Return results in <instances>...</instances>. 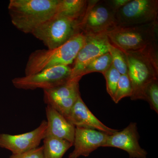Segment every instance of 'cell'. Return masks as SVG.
I'll use <instances>...</instances> for the list:
<instances>
[{"label": "cell", "mask_w": 158, "mask_h": 158, "mask_svg": "<svg viewBox=\"0 0 158 158\" xmlns=\"http://www.w3.org/2000/svg\"><path fill=\"white\" fill-rule=\"evenodd\" d=\"M158 44L141 51L124 52L126 56L128 75L132 87L131 99L144 100L148 85L158 80Z\"/></svg>", "instance_id": "6da1fadb"}, {"label": "cell", "mask_w": 158, "mask_h": 158, "mask_svg": "<svg viewBox=\"0 0 158 158\" xmlns=\"http://www.w3.org/2000/svg\"><path fill=\"white\" fill-rule=\"evenodd\" d=\"M59 0H10L8 10L12 23L31 34L56 14Z\"/></svg>", "instance_id": "7a4b0ae2"}, {"label": "cell", "mask_w": 158, "mask_h": 158, "mask_svg": "<svg viewBox=\"0 0 158 158\" xmlns=\"http://www.w3.org/2000/svg\"><path fill=\"white\" fill-rule=\"evenodd\" d=\"M85 39V35L79 33L57 48L34 51L29 56L26 64L25 76L34 74L55 66L73 64Z\"/></svg>", "instance_id": "3957f363"}, {"label": "cell", "mask_w": 158, "mask_h": 158, "mask_svg": "<svg viewBox=\"0 0 158 158\" xmlns=\"http://www.w3.org/2000/svg\"><path fill=\"white\" fill-rule=\"evenodd\" d=\"M158 21L140 25L116 27L106 33L110 44L124 52L141 51L158 44Z\"/></svg>", "instance_id": "277c9868"}, {"label": "cell", "mask_w": 158, "mask_h": 158, "mask_svg": "<svg viewBox=\"0 0 158 158\" xmlns=\"http://www.w3.org/2000/svg\"><path fill=\"white\" fill-rule=\"evenodd\" d=\"M81 22L80 19L56 14L32 34L48 49L57 48L81 33Z\"/></svg>", "instance_id": "5b68a950"}, {"label": "cell", "mask_w": 158, "mask_h": 158, "mask_svg": "<svg viewBox=\"0 0 158 158\" xmlns=\"http://www.w3.org/2000/svg\"><path fill=\"white\" fill-rule=\"evenodd\" d=\"M116 11L109 0L88 1L80 23L81 33L85 35L107 33L116 27Z\"/></svg>", "instance_id": "8992f818"}, {"label": "cell", "mask_w": 158, "mask_h": 158, "mask_svg": "<svg viewBox=\"0 0 158 158\" xmlns=\"http://www.w3.org/2000/svg\"><path fill=\"white\" fill-rule=\"evenodd\" d=\"M158 0H130L116 11V27L150 23L158 21Z\"/></svg>", "instance_id": "52a82bcc"}, {"label": "cell", "mask_w": 158, "mask_h": 158, "mask_svg": "<svg viewBox=\"0 0 158 158\" xmlns=\"http://www.w3.org/2000/svg\"><path fill=\"white\" fill-rule=\"evenodd\" d=\"M71 69L70 65L55 66L31 75L15 78L12 83L15 88L25 90L51 89L70 80Z\"/></svg>", "instance_id": "ba28073f"}, {"label": "cell", "mask_w": 158, "mask_h": 158, "mask_svg": "<svg viewBox=\"0 0 158 158\" xmlns=\"http://www.w3.org/2000/svg\"><path fill=\"white\" fill-rule=\"evenodd\" d=\"M81 79H71L57 87L44 90V101L49 106L66 117L81 95L79 81Z\"/></svg>", "instance_id": "9c48e42d"}, {"label": "cell", "mask_w": 158, "mask_h": 158, "mask_svg": "<svg viewBox=\"0 0 158 158\" xmlns=\"http://www.w3.org/2000/svg\"><path fill=\"white\" fill-rule=\"evenodd\" d=\"M106 34L85 35V43L72 66L70 79L75 78L81 79L84 69L90 61L109 52L110 43Z\"/></svg>", "instance_id": "30bf717a"}, {"label": "cell", "mask_w": 158, "mask_h": 158, "mask_svg": "<svg viewBox=\"0 0 158 158\" xmlns=\"http://www.w3.org/2000/svg\"><path fill=\"white\" fill-rule=\"evenodd\" d=\"M47 127V122L44 120L37 128L28 132L18 135L0 134V147L14 155L37 148L45 137Z\"/></svg>", "instance_id": "8fae6325"}, {"label": "cell", "mask_w": 158, "mask_h": 158, "mask_svg": "<svg viewBox=\"0 0 158 158\" xmlns=\"http://www.w3.org/2000/svg\"><path fill=\"white\" fill-rule=\"evenodd\" d=\"M137 123L131 122L124 129L109 135L103 147H114L125 151L130 158H146L148 152L140 146Z\"/></svg>", "instance_id": "7c38bea8"}, {"label": "cell", "mask_w": 158, "mask_h": 158, "mask_svg": "<svg viewBox=\"0 0 158 158\" xmlns=\"http://www.w3.org/2000/svg\"><path fill=\"white\" fill-rule=\"evenodd\" d=\"M109 135L98 130L76 127L73 144L74 148L69 158L88 156L98 148L104 147Z\"/></svg>", "instance_id": "4fadbf2b"}, {"label": "cell", "mask_w": 158, "mask_h": 158, "mask_svg": "<svg viewBox=\"0 0 158 158\" xmlns=\"http://www.w3.org/2000/svg\"><path fill=\"white\" fill-rule=\"evenodd\" d=\"M65 118L75 127L92 129L109 135L118 131L108 127L95 117L83 101L81 95Z\"/></svg>", "instance_id": "5bb4252c"}, {"label": "cell", "mask_w": 158, "mask_h": 158, "mask_svg": "<svg viewBox=\"0 0 158 158\" xmlns=\"http://www.w3.org/2000/svg\"><path fill=\"white\" fill-rule=\"evenodd\" d=\"M45 110L47 118L46 136L64 139L73 144L75 127L53 108L47 106Z\"/></svg>", "instance_id": "9a60e30c"}, {"label": "cell", "mask_w": 158, "mask_h": 158, "mask_svg": "<svg viewBox=\"0 0 158 158\" xmlns=\"http://www.w3.org/2000/svg\"><path fill=\"white\" fill-rule=\"evenodd\" d=\"M73 144L64 139L46 136L44 139V158H62Z\"/></svg>", "instance_id": "2e32d148"}, {"label": "cell", "mask_w": 158, "mask_h": 158, "mask_svg": "<svg viewBox=\"0 0 158 158\" xmlns=\"http://www.w3.org/2000/svg\"><path fill=\"white\" fill-rule=\"evenodd\" d=\"M88 2L87 0H59L56 14L81 20Z\"/></svg>", "instance_id": "e0dca14e"}, {"label": "cell", "mask_w": 158, "mask_h": 158, "mask_svg": "<svg viewBox=\"0 0 158 158\" xmlns=\"http://www.w3.org/2000/svg\"><path fill=\"white\" fill-rule=\"evenodd\" d=\"M112 65V57L110 53H106L90 61L84 69L82 77L91 73L98 72L103 74Z\"/></svg>", "instance_id": "ac0fdd59"}, {"label": "cell", "mask_w": 158, "mask_h": 158, "mask_svg": "<svg viewBox=\"0 0 158 158\" xmlns=\"http://www.w3.org/2000/svg\"><path fill=\"white\" fill-rule=\"evenodd\" d=\"M109 52L112 57V65L114 68L121 75L127 74V60L124 52L110 44Z\"/></svg>", "instance_id": "d6986e66"}, {"label": "cell", "mask_w": 158, "mask_h": 158, "mask_svg": "<svg viewBox=\"0 0 158 158\" xmlns=\"http://www.w3.org/2000/svg\"><path fill=\"white\" fill-rule=\"evenodd\" d=\"M132 94V87L128 74L121 75L116 92L112 99L115 103L119 102L126 97H131Z\"/></svg>", "instance_id": "ffe728a7"}, {"label": "cell", "mask_w": 158, "mask_h": 158, "mask_svg": "<svg viewBox=\"0 0 158 158\" xmlns=\"http://www.w3.org/2000/svg\"><path fill=\"white\" fill-rule=\"evenodd\" d=\"M102 74L106 79L107 92L113 99L121 74L113 65Z\"/></svg>", "instance_id": "44dd1931"}, {"label": "cell", "mask_w": 158, "mask_h": 158, "mask_svg": "<svg viewBox=\"0 0 158 158\" xmlns=\"http://www.w3.org/2000/svg\"><path fill=\"white\" fill-rule=\"evenodd\" d=\"M144 100L148 102L151 109L158 113V80L153 81L144 93Z\"/></svg>", "instance_id": "7402d4cb"}, {"label": "cell", "mask_w": 158, "mask_h": 158, "mask_svg": "<svg viewBox=\"0 0 158 158\" xmlns=\"http://www.w3.org/2000/svg\"><path fill=\"white\" fill-rule=\"evenodd\" d=\"M43 146L20 154H12L9 158H44Z\"/></svg>", "instance_id": "603a6c76"}, {"label": "cell", "mask_w": 158, "mask_h": 158, "mask_svg": "<svg viewBox=\"0 0 158 158\" xmlns=\"http://www.w3.org/2000/svg\"><path fill=\"white\" fill-rule=\"evenodd\" d=\"M130 0H109L110 5L116 11L123 7Z\"/></svg>", "instance_id": "cb8c5ba5"}]
</instances>
